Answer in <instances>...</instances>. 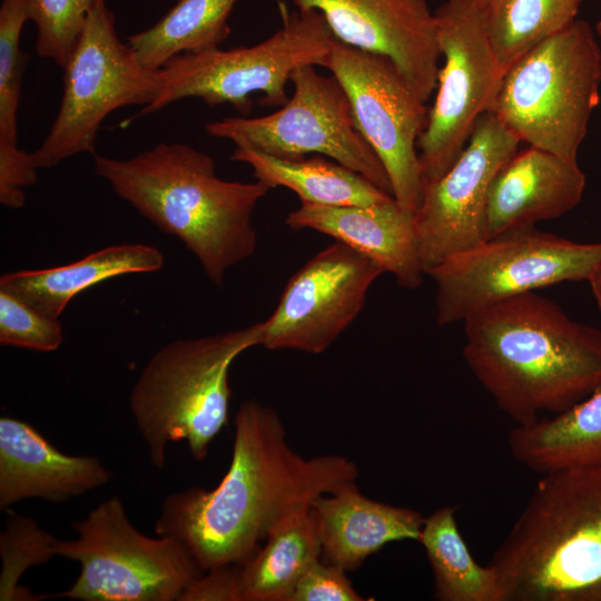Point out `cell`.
<instances>
[{
    "label": "cell",
    "instance_id": "7c38bea8",
    "mask_svg": "<svg viewBox=\"0 0 601 601\" xmlns=\"http://www.w3.org/2000/svg\"><path fill=\"white\" fill-rule=\"evenodd\" d=\"M434 17L444 63L417 141L424 189L449 170L480 117L491 111L504 73L477 0H444Z\"/></svg>",
    "mask_w": 601,
    "mask_h": 601
},
{
    "label": "cell",
    "instance_id": "d4e9b609",
    "mask_svg": "<svg viewBox=\"0 0 601 601\" xmlns=\"http://www.w3.org/2000/svg\"><path fill=\"white\" fill-rule=\"evenodd\" d=\"M322 558V544L312 508L276 529L242 564V601H288L303 574Z\"/></svg>",
    "mask_w": 601,
    "mask_h": 601
},
{
    "label": "cell",
    "instance_id": "f1b7e54d",
    "mask_svg": "<svg viewBox=\"0 0 601 601\" xmlns=\"http://www.w3.org/2000/svg\"><path fill=\"white\" fill-rule=\"evenodd\" d=\"M6 511L9 516L0 534V600H41L43 595H37L18 583L29 566L45 563L57 555L59 539L45 531L31 518L10 509Z\"/></svg>",
    "mask_w": 601,
    "mask_h": 601
},
{
    "label": "cell",
    "instance_id": "83f0119b",
    "mask_svg": "<svg viewBox=\"0 0 601 601\" xmlns=\"http://www.w3.org/2000/svg\"><path fill=\"white\" fill-rule=\"evenodd\" d=\"M583 0H493L484 9L486 30L505 71L521 55L575 19Z\"/></svg>",
    "mask_w": 601,
    "mask_h": 601
},
{
    "label": "cell",
    "instance_id": "836d02e7",
    "mask_svg": "<svg viewBox=\"0 0 601 601\" xmlns=\"http://www.w3.org/2000/svg\"><path fill=\"white\" fill-rule=\"evenodd\" d=\"M588 283L590 284L592 295L601 314V259L597 264Z\"/></svg>",
    "mask_w": 601,
    "mask_h": 601
},
{
    "label": "cell",
    "instance_id": "7402d4cb",
    "mask_svg": "<svg viewBox=\"0 0 601 601\" xmlns=\"http://www.w3.org/2000/svg\"><path fill=\"white\" fill-rule=\"evenodd\" d=\"M508 443L514 460L539 474L601 465V385L561 413L515 425Z\"/></svg>",
    "mask_w": 601,
    "mask_h": 601
},
{
    "label": "cell",
    "instance_id": "7a4b0ae2",
    "mask_svg": "<svg viewBox=\"0 0 601 601\" xmlns=\"http://www.w3.org/2000/svg\"><path fill=\"white\" fill-rule=\"evenodd\" d=\"M463 324L466 365L515 425L561 413L601 385V331L536 292Z\"/></svg>",
    "mask_w": 601,
    "mask_h": 601
},
{
    "label": "cell",
    "instance_id": "ffe728a7",
    "mask_svg": "<svg viewBox=\"0 0 601 601\" xmlns=\"http://www.w3.org/2000/svg\"><path fill=\"white\" fill-rule=\"evenodd\" d=\"M324 561L356 570L395 541H418L425 518L410 508L372 500L355 483L318 497L312 506Z\"/></svg>",
    "mask_w": 601,
    "mask_h": 601
},
{
    "label": "cell",
    "instance_id": "6da1fadb",
    "mask_svg": "<svg viewBox=\"0 0 601 601\" xmlns=\"http://www.w3.org/2000/svg\"><path fill=\"white\" fill-rule=\"evenodd\" d=\"M234 425L230 464L218 485L168 494L155 523L156 534L183 542L203 571L246 563L280 523L358 476L343 455L294 451L279 414L257 401L242 403Z\"/></svg>",
    "mask_w": 601,
    "mask_h": 601
},
{
    "label": "cell",
    "instance_id": "e575fe53",
    "mask_svg": "<svg viewBox=\"0 0 601 601\" xmlns=\"http://www.w3.org/2000/svg\"><path fill=\"white\" fill-rule=\"evenodd\" d=\"M482 8H485L493 0H477Z\"/></svg>",
    "mask_w": 601,
    "mask_h": 601
},
{
    "label": "cell",
    "instance_id": "8fae6325",
    "mask_svg": "<svg viewBox=\"0 0 601 601\" xmlns=\"http://www.w3.org/2000/svg\"><path fill=\"white\" fill-rule=\"evenodd\" d=\"M290 81L294 93L277 111L254 118L226 117L207 124L206 131L276 158L327 156L392 195L385 168L359 132L336 78L304 65L293 72Z\"/></svg>",
    "mask_w": 601,
    "mask_h": 601
},
{
    "label": "cell",
    "instance_id": "e0dca14e",
    "mask_svg": "<svg viewBox=\"0 0 601 601\" xmlns=\"http://www.w3.org/2000/svg\"><path fill=\"white\" fill-rule=\"evenodd\" d=\"M584 188L578 161L533 146L518 150L492 183L484 240L566 214L579 205Z\"/></svg>",
    "mask_w": 601,
    "mask_h": 601
},
{
    "label": "cell",
    "instance_id": "2e32d148",
    "mask_svg": "<svg viewBox=\"0 0 601 601\" xmlns=\"http://www.w3.org/2000/svg\"><path fill=\"white\" fill-rule=\"evenodd\" d=\"M321 12L334 37L387 57L424 101L437 86L441 51L426 0H293Z\"/></svg>",
    "mask_w": 601,
    "mask_h": 601
},
{
    "label": "cell",
    "instance_id": "d6986e66",
    "mask_svg": "<svg viewBox=\"0 0 601 601\" xmlns=\"http://www.w3.org/2000/svg\"><path fill=\"white\" fill-rule=\"evenodd\" d=\"M285 223L334 237L391 273L397 284L416 288L425 274L421 264L414 214L395 199L372 206H327L300 203Z\"/></svg>",
    "mask_w": 601,
    "mask_h": 601
},
{
    "label": "cell",
    "instance_id": "9a60e30c",
    "mask_svg": "<svg viewBox=\"0 0 601 601\" xmlns=\"http://www.w3.org/2000/svg\"><path fill=\"white\" fill-rule=\"evenodd\" d=\"M383 273L372 258L336 240L290 277L264 321L262 346L323 353L358 316Z\"/></svg>",
    "mask_w": 601,
    "mask_h": 601
},
{
    "label": "cell",
    "instance_id": "d6a6232c",
    "mask_svg": "<svg viewBox=\"0 0 601 601\" xmlns=\"http://www.w3.org/2000/svg\"><path fill=\"white\" fill-rule=\"evenodd\" d=\"M179 601H242V564H225L204 571Z\"/></svg>",
    "mask_w": 601,
    "mask_h": 601
},
{
    "label": "cell",
    "instance_id": "ba28073f",
    "mask_svg": "<svg viewBox=\"0 0 601 601\" xmlns=\"http://www.w3.org/2000/svg\"><path fill=\"white\" fill-rule=\"evenodd\" d=\"M58 540L57 555L77 561L80 573L59 597L81 601H179L204 572L189 549L170 536H148L110 496Z\"/></svg>",
    "mask_w": 601,
    "mask_h": 601
},
{
    "label": "cell",
    "instance_id": "5bb4252c",
    "mask_svg": "<svg viewBox=\"0 0 601 601\" xmlns=\"http://www.w3.org/2000/svg\"><path fill=\"white\" fill-rule=\"evenodd\" d=\"M520 139L491 111L483 114L453 165L424 189L414 214L424 273L484 240L492 183L519 150Z\"/></svg>",
    "mask_w": 601,
    "mask_h": 601
},
{
    "label": "cell",
    "instance_id": "f546056e",
    "mask_svg": "<svg viewBox=\"0 0 601 601\" xmlns=\"http://www.w3.org/2000/svg\"><path fill=\"white\" fill-rule=\"evenodd\" d=\"M102 0H32L30 20L37 28L36 52L62 69L91 10Z\"/></svg>",
    "mask_w": 601,
    "mask_h": 601
},
{
    "label": "cell",
    "instance_id": "4fadbf2b",
    "mask_svg": "<svg viewBox=\"0 0 601 601\" xmlns=\"http://www.w3.org/2000/svg\"><path fill=\"white\" fill-rule=\"evenodd\" d=\"M324 68L345 90L359 132L385 168L394 199L415 214L424 196L417 141L427 124L426 102L391 59L336 38Z\"/></svg>",
    "mask_w": 601,
    "mask_h": 601
},
{
    "label": "cell",
    "instance_id": "4316f807",
    "mask_svg": "<svg viewBox=\"0 0 601 601\" xmlns=\"http://www.w3.org/2000/svg\"><path fill=\"white\" fill-rule=\"evenodd\" d=\"M236 1L177 0L154 26L130 35L127 43L151 70L175 56L218 48L230 33L228 18Z\"/></svg>",
    "mask_w": 601,
    "mask_h": 601
},
{
    "label": "cell",
    "instance_id": "1f68e13d",
    "mask_svg": "<svg viewBox=\"0 0 601 601\" xmlns=\"http://www.w3.org/2000/svg\"><path fill=\"white\" fill-rule=\"evenodd\" d=\"M346 575L335 564L318 560L298 580L288 601H363Z\"/></svg>",
    "mask_w": 601,
    "mask_h": 601
},
{
    "label": "cell",
    "instance_id": "277c9868",
    "mask_svg": "<svg viewBox=\"0 0 601 601\" xmlns=\"http://www.w3.org/2000/svg\"><path fill=\"white\" fill-rule=\"evenodd\" d=\"M490 564L503 601H601V465L541 474Z\"/></svg>",
    "mask_w": 601,
    "mask_h": 601
},
{
    "label": "cell",
    "instance_id": "52a82bcc",
    "mask_svg": "<svg viewBox=\"0 0 601 601\" xmlns=\"http://www.w3.org/2000/svg\"><path fill=\"white\" fill-rule=\"evenodd\" d=\"M279 9L282 27L255 46L218 47L169 59L159 69L154 100L135 117L186 98H198L208 106L229 104L243 112L249 110V97L256 92L263 95L265 105L286 104V85L293 72L304 65L324 67L335 37L321 12L288 11L282 2Z\"/></svg>",
    "mask_w": 601,
    "mask_h": 601
},
{
    "label": "cell",
    "instance_id": "44dd1931",
    "mask_svg": "<svg viewBox=\"0 0 601 601\" xmlns=\"http://www.w3.org/2000/svg\"><path fill=\"white\" fill-rule=\"evenodd\" d=\"M162 266L164 255L157 247L120 244L61 266L4 273L0 288L59 318L70 300L86 289L117 276L157 272Z\"/></svg>",
    "mask_w": 601,
    "mask_h": 601
},
{
    "label": "cell",
    "instance_id": "ac0fdd59",
    "mask_svg": "<svg viewBox=\"0 0 601 601\" xmlns=\"http://www.w3.org/2000/svg\"><path fill=\"white\" fill-rule=\"evenodd\" d=\"M111 476L98 457L66 454L27 422L0 417V510L33 497L68 501Z\"/></svg>",
    "mask_w": 601,
    "mask_h": 601
},
{
    "label": "cell",
    "instance_id": "484cf974",
    "mask_svg": "<svg viewBox=\"0 0 601 601\" xmlns=\"http://www.w3.org/2000/svg\"><path fill=\"white\" fill-rule=\"evenodd\" d=\"M456 508L444 505L425 518L418 542L433 574L439 601H503L494 568L479 564L456 522Z\"/></svg>",
    "mask_w": 601,
    "mask_h": 601
},
{
    "label": "cell",
    "instance_id": "9c48e42d",
    "mask_svg": "<svg viewBox=\"0 0 601 601\" xmlns=\"http://www.w3.org/2000/svg\"><path fill=\"white\" fill-rule=\"evenodd\" d=\"M600 259L601 243L572 242L535 226L508 230L427 273L436 285V323H463L521 294L563 282H588Z\"/></svg>",
    "mask_w": 601,
    "mask_h": 601
},
{
    "label": "cell",
    "instance_id": "3957f363",
    "mask_svg": "<svg viewBox=\"0 0 601 601\" xmlns=\"http://www.w3.org/2000/svg\"><path fill=\"white\" fill-rule=\"evenodd\" d=\"M93 168L140 215L178 238L215 285L256 250L253 213L272 188L219 178L209 155L160 142L127 159L96 154Z\"/></svg>",
    "mask_w": 601,
    "mask_h": 601
},
{
    "label": "cell",
    "instance_id": "8992f818",
    "mask_svg": "<svg viewBox=\"0 0 601 601\" xmlns=\"http://www.w3.org/2000/svg\"><path fill=\"white\" fill-rule=\"evenodd\" d=\"M600 85L599 43L591 26L575 19L506 68L491 112L520 141L578 161Z\"/></svg>",
    "mask_w": 601,
    "mask_h": 601
},
{
    "label": "cell",
    "instance_id": "30bf717a",
    "mask_svg": "<svg viewBox=\"0 0 601 601\" xmlns=\"http://www.w3.org/2000/svg\"><path fill=\"white\" fill-rule=\"evenodd\" d=\"M115 16L100 1L65 66L63 93L42 144L30 154L37 169L80 154L96 155L102 121L118 108L148 106L159 87V69L144 67L116 32Z\"/></svg>",
    "mask_w": 601,
    "mask_h": 601
},
{
    "label": "cell",
    "instance_id": "603a6c76",
    "mask_svg": "<svg viewBox=\"0 0 601 601\" xmlns=\"http://www.w3.org/2000/svg\"><path fill=\"white\" fill-rule=\"evenodd\" d=\"M32 0H1L0 4V203L24 206V189L37 180L30 154L18 147L17 115L28 55L20 48Z\"/></svg>",
    "mask_w": 601,
    "mask_h": 601
},
{
    "label": "cell",
    "instance_id": "d590c367",
    "mask_svg": "<svg viewBox=\"0 0 601 601\" xmlns=\"http://www.w3.org/2000/svg\"><path fill=\"white\" fill-rule=\"evenodd\" d=\"M595 30H597V33L599 35V37H601V19L597 23Z\"/></svg>",
    "mask_w": 601,
    "mask_h": 601
},
{
    "label": "cell",
    "instance_id": "4dcf8cb0",
    "mask_svg": "<svg viewBox=\"0 0 601 601\" xmlns=\"http://www.w3.org/2000/svg\"><path fill=\"white\" fill-rule=\"evenodd\" d=\"M63 329L58 317L50 316L16 294L0 288V344L52 352L60 347Z\"/></svg>",
    "mask_w": 601,
    "mask_h": 601
},
{
    "label": "cell",
    "instance_id": "cb8c5ba5",
    "mask_svg": "<svg viewBox=\"0 0 601 601\" xmlns=\"http://www.w3.org/2000/svg\"><path fill=\"white\" fill-rule=\"evenodd\" d=\"M230 159L249 165L256 180L270 188L282 186L293 190L300 203L372 206L394 199L363 175L322 155L290 160L235 146Z\"/></svg>",
    "mask_w": 601,
    "mask_h": 601
},
{
    "label": "cell",
    "instance_id": "5b68a950",
    "mask_svg": "<svg viewBox=\"0 0 601 601\" xmlns=\"http://www.w3.org/2000/svg\"><path fill=\"white\" fill-rule=\"evenodd\" d=\"M264 321L215 335L175 339L146 363L129 394V408L151 464L161 470L167 445L186 441L203 461L228 422L229 370L262 345Z\"/></svg>",
    "mask_w": 601,
    "mask_h": 601
}]
</instances>
